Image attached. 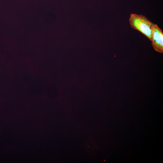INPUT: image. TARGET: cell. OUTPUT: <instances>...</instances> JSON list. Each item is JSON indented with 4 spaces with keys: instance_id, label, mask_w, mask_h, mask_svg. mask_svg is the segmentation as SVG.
I'll use <instances>...</instances> for the list:
<instances>
[{
    "instance_id": "1",
    "label": "cell",
    "mask_w": 163,
    "mask_h": 163,
    "mask_svg": "<svg viewBox=\"0 0 163 163\" xmlns=\"http://www.w3.org/2000/svg\"><path fill=\"white\" fill-rule=\"evenodd\" d=\"M129 22L132 28L139 31L151 40V27L153 23L145 16L131 13L130 15Z\"/></svg>"
},
{
    "instance_id": "2",
    "label": "cell",
    "mask_w": 163,
    "mask_h": 163,
    "mask_svg": "<svg viewBox=\"0 0 163 163\" xmlns=\"http://www.w3.org/2000/svg\"><path fill=\"white\" fill-rule=\"evenodd\" d=\"M152 46L156 51L163 53V33L157 25L153 23L151 27Z\"/></svg>"
}]
</instances>
